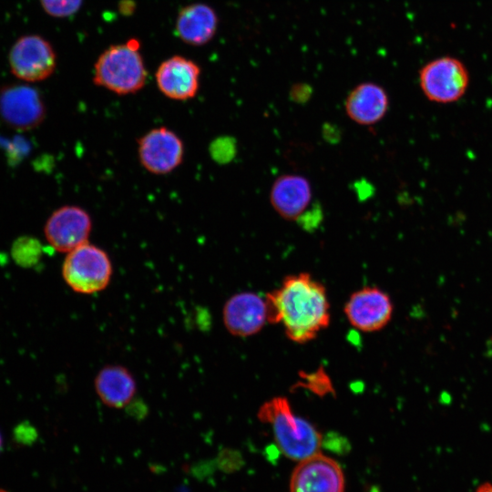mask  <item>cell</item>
<instances>
[{
    "instance_id": "1",
    "label": "cell",
    "mask_w": 492,
    "mask_h": 492,
    "mask_svg": "<svg viewBox=\"0 0 492 492\" xmlns=\"http://www.w3.org/2000/svg\"><path fill=\"white\" fill-rule=\"evenodd\" d=\"M270 323H282L288 339L305 343L330 323L325 287L310 273L286 276L282 285L266 293Z\"/></svg>"
},
{
    "instance_id": "2",
    "label": "cell",
    "mask_w": 492,
    "mask_h": 492,
    "mask_svg": "<svg viewBox=\"0 0 492 492\" xmlns=\"http://www.w3.org/2000/svg\"><path fill=\"white\" fill-rule=\"evenodd\" d=\"M257 415L261 422L271 425L275 443L287 458L301 461L320 452L322 434L311 422L292 412L287 398L276 396L264 402Z\"/></svg>"
},
{
    "instance_id": "3",
    "label": "cell",
    "mask_w": 492,
    "mask_h": 492,
    "mask_svg": "<svg viewBox=\"0 0 492 492\" xmlns=\"http://www.w3.org/2000/svg\"><path fill=\"white\" fill-rule=\"evenodd\" d=\"M147 71L139 53V43L132 38L110 46L97 59L93 82L118 95L133 94L146 83Z\"/></svg>"
},
{
    "instance_id": "4",
    "label": "cell",
    "mask_w": 492,
    "mask_h": 492,
    "mask_svg": "<svg viewBox=\"0 0 492 492\" xmlns=\"http://www.w3.org/2000/svg\"><path fill=\"white\" fill-rule=\"evenodd\" d=\"M113 272L111 260L106 251L87 242L67 252L62 265L66 283L81 294H94L105 290Z\"/></svg>"
},
{
    "instance_id": "5",
    "label": "cell",
    "mask_w": 492,
    "mask_h": 492,
    "mask_svg": "<svg viewBox=\"0 0 492 492\" xmlns=\"http://www.w3.org/2000/svg\"><path fill=\"white\" fill-rule=\"evenodd\" d=\"M469 84L464 63L453 56L437 57L419 71V85L425 97L436 103L449 104L459 100Z\"/></svg>"
},
{
    "instance_id": "6",
    "label": "cell",
    "mask_w": 492,
    "mask_h": 492,
    "mask_svg": "<svg viewBox=\"0 0 492 492\" xmlns=\"http://www.w3.org/2000/svg\"><path fill=\"white\" fill-rule=\"evenodd\" d=\"M9 66L19 79L37 82L49 77L56 65L52 46L45 38L29 35L20 37L9 52Z\"/></svg>"
},
{
    "instance_id": "7",
    "label": "cell",
    "mask_w": 492,
    "mask_h": 492,
    "mask_svg": "<svg viewBox=\"0 0 492 492\" xmlns=\"http://www.w3.org/2000/svg\"><path fill=\"white\" fill-rule=\"evenodd\" d=\"M138 156L146 170L155 175H165L181 164L184 145L173 130L158 127L138 138Z\"/></svg>"
},
{
    "instance_id": "8",
    "label": "cell",
    "mask_w": 492,
    "mask_h": 492,
    "mask_svg": "<svg viewBox=\"0 0 492 492\" xmlns=\"http://www.w3.org/2000/svg\"><path fill=\"white\" fill-rule=\"evenodd\" d=\"M289 487L290 492H344L343 471L337 461L319 452L298 461Z\"/></svg>"
},
{
    "instance_id": "9",
    "label": "cell",
    "mask_w": 492,
    "mask_h": 492,
    "mask_svg": "<svg viewBox=\"0 0 492 492\" xmlns=\"http://www.w3.org/2000/svg\"><path fill=\"white\" fill-rule=\"evenodd\" d=\"M343 311L353 327L364 333H373L389 323L394 305L385 292L378 287L366 286L350 295Z\"/></svg>"
},
{
    "instance_id": "10",
    "label": "cell",
    "mask_w": 492,
    "mask_h": 492,
    "mask_svg": "<svg viewBox=\"0 0 492 492\" xmlns=\"http://www.w3.org/2000/svg\"><path fill=\"white\" fill-rule=\"evenodd\" d=\"M91 230L92 220L87 210L78 206L66 205L50 215L44 232L55 250L67 253L88 242Z\"/></svg>"
},
{
    "instance_id": "11",
    "label": "cell",
    "mask_w": 492,
    "mask_h": 492,
    "mask_svg": "<svg viewBox=\"0 0 492 492\" xmlns=\"http://www.w3.org/2000/svg\"><path fill=\"white\" fill-rule=\"evenodd\" d=\"M222 322L233 336L248 337L258 333L268 323L265 298L252 292L233 294L223 305Z\"/></svg>"
},
{
    "instance_id": "12",
    "label": "cell",
    "mask_w": 492,
    "mask_h": 492,
    "mask_svg": "<svg viewBox=\"0 0 492 492\" xmlns=\"http://www.w3.org/2000/svg\"><path fill=\"white\" fill-rule=\"evenodd\" d=\"M0 116L12 127L29 129L45 118L40 94L28 86H9L0 90Z\"/></svg>"
},
{
    "instance_id": "13",
    "label": "cell",
    "mask_w": 492,
    "mask_h": 492,
    "mask_svg": "<svg viewBox=\"0 0 492 492\" xmlns=\"http://www.w3.org/2000/svg\"><path fill=\"white\" fill-rule=\"evenodd\" d=\"M200 69L190 59L174 56L164 60L156 71V83L159 91L174 100L192 98L200 86Z\"/></svg>"
},
{
    "instance_id": "14",
    "label": "cell",
    "mask_w": 492,
    "mask_h": 492,
    "mask_svg": "<svg viewBox=\"0 0 492 492\" xmlns=\"http://www.w3.org/2000/svg\"><path fill=\"white\" fill-rule=\"evenodd\" d=\"M312 200L310 181L298 174L278 177L270 190V202L280 217L286 220H297Z\"/></svg>"
},
{
    "instance_id": "15",
    "label": "cell",
    "mask_w": 492,
    "mask_h": 492,
    "mask_svg": "<svg viewBox=\"0 0 492 492\" xmlns=\"http://www.w3.org/2000/svg\"><path fill=\"white\" fill-rule=\"evenodd\" d=\"M348 118L362 126H372L381 121L389 108L385 89L374 82H364L354 87L344 103Z\"/></svg>"
},
{
    "instance_id": "16",
    "label": "cell",
    "mask_w": 492,
    "mask_h": 492,
    "mask_svg": "<svg viewBox=\"0 0 492 492\" xmlns=\"http://www.w3.org/2000/svg\"><path fill=\"white\" fill-rule=\"evenodd\" d=\"M94 389L106 406L120 409L133 400L137 393V382L127 367L107 364L97 373Z\"/></svg>"
},
{
    "instance_id": "17",
    "label": "cell",
    "mask_w": 492,
    "mask_h": 492,
    "mask_svg": "<svg viewBox=\"0 0 492 492\" xmlns=\"http://www.w3.org/2000/svg\"><path fill=\"white\" fill-rule=\"evenodd\" d=\"M218 23L213 8L205 4H192L179 11L175 29L184 43L201 46L213 38Z\"/></svg>"
},
{
    "instance_id": "18",
    "label": "cell",
    "mask_w": 492,
    "mask_h": 492,
    "mask_svg": "<svg viewBox=\"0 0 492 492\" xmlns=\"http://www.w3.org/2000/svg\"><path fill=\"white\" fill-rule=\"evenodd\" d=\"M83 0H40L46 14L55 17H67L78 11Z\"/></svg>"
},
{
    "instance_id": "19",
    "label": "cell",
    "mask_w": 492,
    "mask_h": 492,
    "mask_svg": "<svg viewBox=\"0 0 492 492\" xmlns=\"http://www.w3.org/2000/svg\"><path fill=\"white\" fill-rule=\"evenodd\" d=\"M211 469L212 466L210 462L199 461L198 463L190 466V473L194 477L200 480L208 477L210 474Z\"/></svg>"
},
{
    "instance_id": "20",
    "label": "cell",
    "mask_w": 492,
    "mask_h": 492,
    "mask_svg": "<svg viewBox=\"0 0 492 492\" xmlns=\"http://www.w3.org/2000/svg\"><path fill=\"white\" fill-rule=\"evenodd\" d=\"M476 492H492V485L489 483H485L481 485Z\"/></svg>"
},
{
    "instance_id": "21",
    "label": "cell",
    "mask_w": 492,
    "mask_h": 492,
    "mask_svg": "<svg viewBox=\"0 0 492 492\" xmlns=\"http://www.w3.org/2000/svg\"><path fill=\"white\" fill-rule=\"evenodd\" d=\"M2 444H3V440H2V436H1V434H0V451H1V449H2Z\"/></svg>"
},
{
    "instance_id": "22",
    "label": "cell",
    "mask_w": 492,
    "mask_h": 492,
    "mask_svg": "<svg viewBox=\"0 0 492 492\" xmlns=\"http://www.w3.org/2000/svg\"><path fill=\"white\" fill-rule=\"evenodd\" d=\"M0 492H5V491H4L3 489H0Z\"/></svg>"
}]
</instances>
